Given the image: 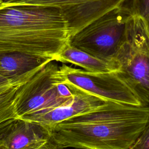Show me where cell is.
Instances as JSON below:
<instances>
[{
    "mask_svg": "<svg viewBox=\"0 0 149 149\" xmlns=\"http://www.w3.org/2000/svg\"><path fill=\"white\" fill-rule=\"evenodd\" d=\"M149 122V105L112 102L52 127V136L64 147L128 149Z\"/></svg>",
    "mask_w": 149,
    "mask_h": 149,
    "instance_id": "obj_1",
    "label": "cell"
},
{
    "mask_svg": "<svg viewBox=\"0 0 149 149\" xmlns=\"http://www.w3.org/2000/svg\"><path fill=\"white\" fill-rule=\"evenodd\" d=\"M69 37L68 23L58 7L0 3V52L55 61Z\"/></svg>",
    "mask_w": 149,
    "mask_h": 149,
    "instance_id": "obj_2",
    "label": "cell"
},
{
    "mask_svg": "<svg viewBox=\"0 0 149 149\" xmlns=\"http://www.w3.org/2000/svg\"><path fill=\"white\" fill-rule=\"evenodd\" d=\"M132 15L121 4L70 36L68 42L100 59L117 63Z\"/></svg>",
    "mask_w": 149,
    "mask_h": 149,
    "instance_id": "obj_3",
    "label": "cell"
},
{
    "mask_svg": "<svg viewBox=\"0 0 149 149\" xmlns=\"http://www.w3.org/2000/svg\"><path fill=\"white\" fill-rule=\"evenodd\" d=\"M116 62L119 76L139 98L149 105V31L144 20L132 15L127 40Z\"/></svg>",
    "mask_w": 149,
    "mask_h": 149,
    "instance_id": "obj_4",
    "label": "cell"
},
{
    "mask_svg": "<svg viewBox=\"0 0 149 149\" xmlns=\"http://www.w3.org/2000/svg\"><path fill=\"white\" fill-rule=\"evenodd\" d=\"M49 62L28 81L23 84L15 102V112L18 118L41 111L54 108L70 102L72 99L60 93L61 81L59 66Z\"/></svg>",
    "mask_w": 149,
    "mask_h": 149,
    "instance_id": "obj_5",
    "label": "cell"
},
{
    "mask_svg": "<svg viewBox=\"0 0 149 149\" xmlns=\"http://www.w3.org/2000/svg\"><path fill=\"white\" fill-rule=\"evenodd\" d=\"M61 81L81 90L114 102L143 105L137 95L116 71L91 72L62 65L59 66Z\"/></svg>",
    "mask_w": 149,
    "mask_h": 149,
    "instance_id": "obj_6",
    "label": "cell"
},
{
    "mask_svg": "<svg viewBox=\"0 0 149 149\" xmlns=\"http://www.w3.org/2000/svg\"><path fill=\"white\" fill-rule=\"evenodd\" d=\"M124 1L125 0H22L8 4L36 5L61 8L68 23L70 36L107 12L120 6Z\"/></svg>",
    "mask_w": 149,
    "mask_h": 149,
    "instance_id": "obj_7",
    "label": "cell"
},
{
    "mask_svg": "<svg viewBox=\"0 0 149 149\" xmlns=\"http://www.w3.org/2000/svg\"><path fill=\"white\" fill-rule=\"evenodd\" d=\"M66 84L73 94V98L70 102L26 115L22 118L41 123L52 129L56 125L69 119L98 110L114 102Z\"/></svg>",
    "mask_w": 149,
    "mask_h": 149,
    "instance_id": "obj_8",
    "label": "cell"
},
{
    "mask_svg": "<svg viewBox=\"0 0 149 149\" xmlns=\"http://www.w3.org/2000/svg\"><path fill=\"white\" fill-rule=\"evenodd\" d=\"M52 129L22 118L0 123V149H31L48 140Z\"/></svg>",
    "mask_w": 149,
    "mask_h": 149,
    "instance_id": "obj_9",
    "label": "cell"
},
{
    "mask_svg": "<svg viewBox=\"0 0 149 149\" xmlns=\"http://www.w3.org/2000/svg\"><path fill=\"white\" fill-rule=\"evenodd\" d=\"M53 61L49 58L19 52H0V74L13 84H24Z\"/></svg>",
    "mask_w": 149,
    "mask_h": 149,
    "instance_id": "obj_10",
    "label": "cell"
},
{
    "mask_svg": "<svg viewBox=\"0 0 149 149\" xmlns=\"http://www.w3.org/2000/svg\"><path fill=\"white\" fill-rule=\"evenodd\" d=\"M55 61L70 63L91 72L117 71L118 65L100 59L90 54L72 46L68 42L58 55Z\"/></svg>",
    "mask_w": 149,
    "mask_h": 149,
    "instance_id": "obj_11",
    "label": "cell"
},
{
    "mask_svg": "<svg viewBox=\"0 0 149 149\" xmlns=\"http://www.w3.org/2000/svg\"><path fill=\"white\" fill-rule=\"evenodd\" d=\"M23 84L13 85L0 93V123L8 119L17 117L15 112V102Z\"/></svg>",
    "mask_w": 149,
    "mask_h": 149,
    "instance_id": "obj_12",
    "label": "cell"
},
{
    "mask_svg": "<svg viewBox=\"0 0 149 149\" xmlns=\"http://www.w3.org/2000/svg\"><path fill=\"white\" fill-rule=\"evenodd\" d=\"M122 5L133 15L143 18L149 31V0H125Z\"/></svg>",
    "mask_w": 149,
    "mask_h": 149,
    "instance_id": "obj_13",
    "label": "cell"
},
{
    "mask_svg": "<svg viewBox=\"0 0 149 149\" xmlns=\"http://www.w3.org/2000/svg\"><path fill=\"white\" fill-rule=\"evenodd\" d=\"M128 149H149V122L136 141Z\"/></svg>",
    "mask_w": 149,
    "mask_h": 149,
    "instance_id": "obj_14",
    "label": "cell"
},
{
    "mask_svg": "<svg viewBox=\"0 0 149 149\" xmlns=\"http://www.w3.org/2000/svg\"><path fill=\"white\" fill-rule=\"evenodd\" d=\"M31 149H65V147L56 141L52 136L48 140Z\"/></svg>",
    "mask_w": 149,
    "mask_h": 149,
    "instance_id": "obj_15",
    "label": "cell"
},
{
    "mask_svg": "<svg viewBox=\"0 0 149 149\" xmlns=\"http://www.w3.org/2000/svg\"><path fill=\"white\" fill-rule=\"evenodd\" d=\"M13 85L16 84H13L9 79L0 74V93L6 90Z\"/></svg>",
    "mask_w": 149,
    "mask_h": 149,
    "instance_id": "obj_16",
    "label": "cell"
},
{
    "mask_svg": "<svg viewBox=\"0 0 149 149\" xmlns=\"http://www.w3.org/2000/svg\"><path fill=\"white\" fill-rule=\"evenodd\" d=\"M22 0H2V2L1 3L2 4H8V3H11L14 2H17L19 1H20Z\"/></svg>",
    "mask_w": 149,
    "mask_h": 149,
    "instance_id": "obj_17",
    "label": "cell"
},
{
    "mask_svg": "<svg viewBox=\"0 0 149 149\" xmlns=\"http://www.w3.org/2000/svg\"><path fill=\"white\" fill-rule=\"evenodd\" d=\"M2 2V0H0V3Z\"/></svg>",
    "mask_w": 149,
    "mask_h": 149,
    "instance_id": "obj_18",
    "label": "cell"
}]
</instances>
